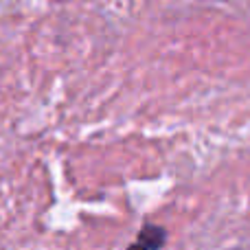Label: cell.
I'll return each instance as SVG.
<instances>
[{
	"label": "cell",
	"mask_w": 250,
	"mask_h": 250,
	"mask_svg": "<svg viewBox=\"0 0 250 250\" xmlns=\"http://www.w3.org/2000/svg\"><path fill=\"white\" fill-rule=\"evenodd\" d=\"M165 239H167V235H165L163 229H158V226H145V229L141 230V235H138V239H136V246H141V248H160L165 244Z\"/></svg>",
	"instance_id": "6da1fadb"
}]
</instances>
